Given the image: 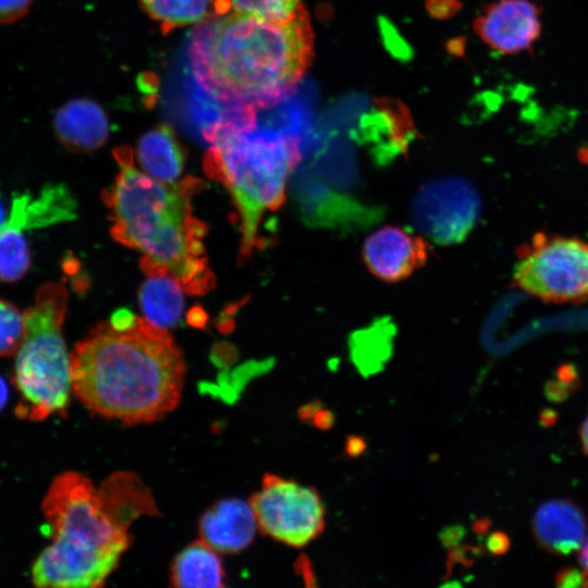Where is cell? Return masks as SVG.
I'll return each instance as SVG.
<instances>
[{
	"instance_id": "16",
	"label": "cell",
	"mask_w": 588,
	"mask_h": 588,
	"mask_svg": "<svg viewBox=\"0 0 588 588\" xmlns=\"http://www.w3.org/2000/svg\"><path fill=\"white\" fill-rule=\"evenodd\" d=\"M76 204L62 184L45 186L37 197L21 193L13 197L7 222L22 231L73 220Z\"/></svg>"
},
{
	"instance_id": "18",
	"label": "cell",
	"mask_w": 588,
	"mask_h": 588,
	"mask_svg": "<svg viewBox=\"0 0 588 588\" xmlns=\"http://www.w3.org/2000/svg\"><path fill=\"white\" fill-rule=\"evenodd\" d=\"M139 164L148 175L174 183L183 172L185 152L172 127L161 124L146 132L137 144Z\"/></svg>"
},
{
	"instance_id": "20",
	"label": "cell",
	"mask_w": 588,
	"mask_h": 588,
	"mask_svg": "<svg viewBox=\"0 0 588 588\" xmlns=\"http://www.w3.org/2000/svg\"><path fill=\"white\" fill-rule=\"evenodd\" d=\"M145 12L168 34L177 27L199 23L215 14L217 0H139Z\"/></svg>"
},
{
	"instance_id": "22",
	"label": "cell",
	"mask_w": 588,
	"mask_h": 588,
	"mask_svg": "<svg viewBox=\"0 0 588 588\" xmlns=\"http://www.w3.org/2000/svg\"><path fill=\"white\" fill-rule=\"evenodd\" d=\"M388 326L377 324L354 335L351 353L362 372L373 373L379 370L390 353Z\"/></svg>"
},
{
	"instance_id": "24",
	"label": "cell",
	"mask_w": 588,
	"mask_h": 588,
	"mask_svg": "<svg viewBox=\"0 0 588 588\" xmlns=\"http://www.w3.org/2000/svg\"><path fill=\"white\" fill-rule=\"evenodd\" d=\"M230 11L252 14L270 21L289 20L301 5V0H228Z\"/></svg>"
},
{
	"instance_id": "14",
	"label": "cell",
	"mask_w": 588,
	"mask_h": 588,
	"mask_svg": "<svg viewBox=\"0 0 588 588\" xmlns=\"http://www.w3.org/2000/svg\"><path fill=\"white\" fill-rule=\"evenodd\" d=\"M53 130L60 144L72 152H91L109 137V121L95 101L79 98L63 103L53 117Z\"/></svg>"
},
{
	"instance_id": "32",
	"label": "cell",
	"mask_w": 588,
	"mask_h": 588,
	"mask_svg": "<svg viewBox=\"0 0 588 588\" xmlns=\"http://www.w3.org/2000/svg\"><path fill=\"white\" fill-rule=\"evenodd\" d=\"M7 218H8V215L5 212L4 203L0 195V228L5 222Z\"/></svg>"
},
{
	"instance_id": "12",
	"label": "cell",
	"mask_w": 588,
	"mask_h": 588,
	"mask_svg": "<svg viewBox=\"0 0 588 588\" xmlns=\"http://www.w3.org/2000/svg\"><path fill=\"white\" fill-rule=\"evenodd\" d=\"M475 32L492 49L517 53L539 38V11L530 0H499L477 17Z\"/></svg>"
},
{
	"instance_id": "17",
	"label": "cell",
	"mask_w": 588,
	"mask_h": 588,
	"mask_svg": "<svg viewBox=\"0 0 588 588\" xmlns=\"http://www.w3.org/2000/svg\"><path fill=\"white\" fill-rule=\"evenodd\" d=\"M535 535L549 551L568 554L580 548L586 530L581 512L567 501H549L536 512Z\"/></svg>"
},
{
	"instance_id": "30",
	"label": "cell",
	"mask_w": 588,
	"mask_h": 588,
	"mask_svg": "<svg viewBox=\"0 0 588 588\" xmlns=\"http://www.w3.org/2000/svg\"><path fill=\"white\" fill-rule=\"evenodd\" d=\"M8 400V388L4 380L0 377V411Z\"/></svg>"
},
{
	"instance_id": "7",
	"label": "cell",
	"mask_w": 588,
	"mask_h": 588,
	"mask_svg": "<svg viewBox=\"0 0 588 588\" xmlns=\"http://www.w3.org/2000/svg\"><path fill=\"white\" fill-rule=\"evenodd\" d=\"M513 280L544 302H581L588 298V243L538 233L518 249Z\"/></svg>"
},
{
	"instance_id": "23",
	"label": "cell",
	"mask_w": 588,
	"mask_h": 588,
	"mask_svg": "<svg viewBox=\"0 0 588 588\" xmlns=\"http://www.w3.org/2000/svg\"><path fill=\"white\" fill-rule=\"evenodd\" d=\"M24 333V314L14 304L0 298V357L16 354Z\"/></svg>"
},
{
	"instance_id": "3",
	"label": "cell",
	"mask_w": 588,
	"mask_h": 588,
	"mask_svg": "<svg viewBox=\"0 0 588 588\" xmlns=\"http://www.w3.org/2000/svg\"><path fill=\"white\" fill-rule=\"evenodd\" d=\"M156 510L150 492L134 475H113L100 488L76 471L58 475L41 503L52 543L32 567L34 585L102 586L131 543L132 520Z\"/></svg>"
},
{
	"instance_id": "13",
	"label": "cell",
	"mask_w": 588,
	"mask_h": 588,
	"mask_svg": "<svg viewBox=\"0 0 588 588\" xmlns=\"http://www.w3.org/2000/svg\"><path fill=\"white\" fill-rule=\"evenodd\" d=\"M258 529L249 502L224 499L215 503L199 519L200 539L220 554L237 553L254 540Z\"/></svg>"
},
{
	"instance_id": "9",
	"label": "cell",
	"mask_w": 588,
	"mask_h": 588,
	"mask_svg": "<svg viewBox=\"0 0 588 588\" xmlns=\"http://www.w3.org/2000/svg\"><path fill=\"white\" fill-rule=\"evenodd\" d=\"M480 197L464 179L443 177L424 184L411 205L413 225L442 245L457 244L475 228L480 216Z\"/></svg>"
},
{
	"instance_id": "1",
	"label": "cell",
	"mask_w": 588,
	"mask_h": 588,
	"mask_svg": "<svg viewBox=\"0 0 588 588\" xmlns=\"http://www.w3.org/2000/svg\"><path fill=\"white\" fill-rule=\"evenodd\" d=\"M185 372L170 333L128 309L95 326L71 354L76 397L91 413L126 425L154 422L173 411Z\"/></svg>"
},
{
	"instance_id": "25",
	"label": "cell",
	"mask_w": 588,
	"mask_h": 588,
	"mask_svg": "<svg viewBox=\"0 0 588 588\" xmlns=\"http://www.w3.org/2000/svg\"><path fill=\"white\" fill-rule=\"evenodd\" d=\"M302 421L310 422L319 429H329L334 422L333 414L323 408L321 403L314 401L299 408L298 412Z\"/></svg>"
},
{
	"instance_id": "31",
	"label": "cell",
	"mask_w": 588,
	"mask_h": 588,
	"mask_svg": "<svg viewBox=\"0 0 588 588\" xmlns=\"http://www.w3.org/2000/svg\"><path fill=\"white\" fill-rule=\"evenodd\" d=\"M299 571H302L301 574H302V576H304V578L306 580L313 579V573L309 572V563H308V561H304L303 559H301V561H299Z\"/></svg>"
},
{
	"instance_id": "11",
	"label": "cell",
	"mask_w": 588,
	"mask_h": 588,
	"mask_svg": "<svg viewBox=\"0 0 588 588\" xmlns=\"http://www.w3.org/2000/svg\"><path fill=\"white\" fill-rule=\"evenodd\" d=\"M429 255L428 243L403 228L384 225L372 232L363 244V259L376 278L400 282L421 268Z\"/></svg>"
},
{
	"instance_id": "21",
	"label": "cell",
	"mask_w": 588,
	"mask_h": 588,
	"mask_svg": "<svg viewBox=\"0 0 588 588\" xmlns=\"http://www.w3.org/2000/svg\"><path fill=\"white\" fill-rule=\"evenodd\" d=\"M32 262L24 231L4 222L0 228V283L20 281Z\"/></svg>"
},
{
	"instance_id": "27",
	"label": "cell",
	"mask_w": 588,
	"mask_h": 588,
	"mask_svg": "<svg viewBox=\"0 0 588 588\" xmlns=\"http://www.w3.org/2000/svg\"><path fill=\"white\" fill-rule=\"evenodd\" d=\"M366 449V442L362 437L351 436L346 440L345 451L350 456H358Z\"/></svg>"
},
{
	"instance_id": "26",
	"label": "cell",
	"mask_w": 588,
	"mask_h": 588,
	"mask_svg": "<svg viewBox=\"0 0 588 588\" xmlns=\"http://www.w3.org/2000/svg\"><path fill=\"white\" fill-rule=\"evenodd\" d=\"M33 0H0V24H12L24 17Z\"/></svg>"
},
{
	"instance_id": "2",
	"label": "cell",
	"mask_w": 588,
	"mask_h": 588,
	"mask_svg": "<svg viewBox=\"0 0 588 588\" xmlns=\"http://www.w3.org/2000/svg\"><path fill=\"white\" fill-rule=\"evenodd\" d=\"M303 5L282 22L230 11L197 23L187 48L196 84L216 101L269 109L287 99L313 59Z\"/></svg>"
},
{
	"instance_id": "29",
	"label": "cell",
	"mask_w": 588,
	"mask_h": 588,
	"mask_svg": "<svg viewBox=\"0 0 588 588\" xmlns=\"http://www.w3.org/2000/svg\"><path fill=\"white\" fill-rule=\"evenodd\" d=\"M580 437L585 452L588 454V417L581 425Z\"/></svg>"
},
{
	"instance_id": "5",
	"label": "cell",
	"mask_w": 588,
	"mask_h": 588,
	"mask_svg": "<svg viewBox=\"0 0 588 588\" xmlns=\"http://www.w3.org/2000/svg\"><path fill=\"white\" fill-rule=\"evenodd\" d=\"M301 158L298 137L261 124L220 135L206 152L205 172L229 189L240 212L241 257L257 246L264 215L282 205L287 180Z\"/></svg>"
},
{
	"instance_id": "4",
	"label": "cell",
	"mask_w": 588,
	"mask_h": 588,
	"mask_svg": "<svg viewBox=\"0 0 588 588\" xmlns=\"http://www.w3.org/2000/svg\"><path fill=\"white\" fill-rule=\"evenodd\" d=\"M113 154L120 172L102 195L113 221L112 237L166 268L188 294L209 292L215 277L203 242L207 228L191 206L203 182L187 177L163 183L134 168L130 147H118Z\"/></svg>"
},
{
	"instance_id": "15",
	"label": "cell",
	"mask_w": 588,
	"mask_h": 588,
	"mask_svg": "<svg viewBox=\"0 0 588 588\" xmlns=\"http://www.w3.org/2000/svg\"><path fill=\"white\" fill-rule=\"evenodd\" d=\"M140 268L146 278L140 285L138 301L145 319L160 329L175 327L184 310L181 282L162 266L143 258Z\"/></svg>"
},
{
	"instance_id": "28",
	"label": "cell",
	"mask_w": 588,
	"mask_h": 588,
	"mask_svg": "<svg viewBox=\"0 0 588 588\" xmlns=\"http://www.w3.org/2000/svg\"><path fill=\"white\" fill-rule=\"evenodd\" d=\"M579 564L583 571L581 573L579 572L581 585L588 586V539L580 551Z\"/></svg>"
},
{
	"instance_id": "10",
	"label": "cell",
	"mask_w": 588,
	"mask_h": 588,
	"mask_svg": "<svg viewBox=\"0 0 588 588\" xmlns=\"http://www.w3.org/2000/svg\"><path fill=\"white\" fill-rule=\"evenodd\" d=\"M343 188L311 173L294 182V194L304 220L311 226L344 231L363 228L379 219L380 211L363 204Z\"/></svg>"
},
{
	"instance_id": "19",
	"label": "cell",
	"mask_w": 588,
	"mask_h": 588,
	"mask_svg": "<svg viewBox=\"0 0 588 588\" xmlns=\"http://www.w3.org/2000/svg\"><path fill=\"white\" fill-rule=\"evenodd\" d=\"M170 579L175 587H223L220 553L203 539L192 542L173 560Z\"/></svg>"
},
{
	"instance_id": "6",
	"label": "cell",
	"mask_w": 588,
	"mask_h": 588,
	"mask_svg": "<svg viewBox=\"0 0 588 588\" xmlns=\"http://www.w3.org/2000/svg\"><path fill=\"white\" fill-rule=\"evenodd\" d=\"M69 295L46 283L24 314L25 333L16 352L14 383L21 402L16 415L40 421L64 414L72 390L71 354L62 335Z\"/></svg>"
},
{
	"instance_id": "8",
	"label": "cell",
	"mask_w": 588,
	"mask_h": 588,
	"mask_svg": "<svg viewBox=\"0 0 588 588\" xmlns=\"http://www.w3.org/2000/svg\"><path fill=\"white\" fill-rule=\"evenodd\" d=\"M258 529L273 540L303 548L326 526V507L318 491L293 479L266 474L249 499Z\"/></svg>"
}]
</instances>
